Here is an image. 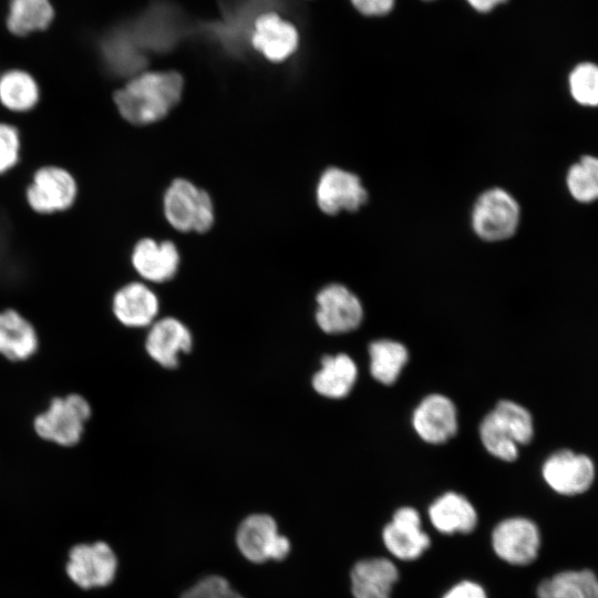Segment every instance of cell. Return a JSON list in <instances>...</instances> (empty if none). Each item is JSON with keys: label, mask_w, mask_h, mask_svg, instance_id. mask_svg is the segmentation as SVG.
Wrapping results in <instances>:
<instances>
[{"label": "cell", "mask_w": 598, "mask_h": 598, "mask_svg": "<svg viewBox=\"0 0 598 598\" xmlns=\"http://www.w3.org/2000/svg\"><path fill=\"white\" fill-rule=\"evenodd\" d=\"M53 16L50 0H11L7 27L16 35H27L47 29Z\"/></svg>", "instance_id": "23"}, {"label": "cell", "mask_w": 598, "mask_h": 598, "mask_svg": "<svg viewBox=\"0 0 598 598\" xmlns=\"http://www.w3.org/2000/svg\"><path fill=\"white\" fill-rule=\"evenodd\" d=\"M38 347L34 328L14 310L0 312V353L10 360H24Z\"/></svg>", "instance_id": "21"}, {"label": "cell", "mask_w": 598, "mask_h": 598, "mask_svg": "<svg viewBox=\"0 0 598 598\" xmlns=\"http://www.w3.org/2000/svg\"><path fill=\"white\" fill-rule=\"evenodd\" d=\"M183 86V78L175 71L144 72L116 91L114 101L126 121L150 124L163 118L177 104Z\"/></svg>", "instance_id": "1"}, {"label": "cell", "mask_w": 598, "mask_h": 598, "mask_svg": "<svg viewBox=\"0 0 598 598\" xmlns=\"http://www.w3.org/2000/svg\"><path fill=\"white\" fill-rule=\"evenodd\" d=\"M164 213L168 223L181 231L203 233L209 229L214 221L210 197L186 179H176L167 188Z\"/></svg>", "instance_id": "3"}, {"label": "cell", "mask_w": 598, "mask_h": 598, "mask_svg": "<svg viewBox=\"0 0 598 598\" xmlns=\"http://www.w3.org/2000/svg\"><path fill=\"white\" fill-rule=\"evenodd\" d=\"M132 264L144 279L163 282L172 279L177 272L179 255L173 243H157L146 238L134 247Z\"/></svg>", "instance_id": "18"}, {"label": "cell", "mask_w": 598, "mask_h": 598, "mask_svg": "<svg viewBox=\"0 0 598 598\" xmlns=\"http://www.w3.org/2000/svg\"><path fill=\"white\" fill-rule=\"evenodd\" d=\"M370 371L380 383L393 384L408 362L406 348L393 340H378L370 344Z\"/></svg>", "instance_id": "24"}, {"label": "cell", "mask_w": 598, "mask_h": 598, "mask_svg": "<svg viewBox=\"0 0 598 598\" xmlns=\"http://www.w3.org/2000/svg\"><path fill=\"white\" fill-rule=\"evenodd\" d=\"M538 598H598V577L589 569L564 570L543 580Z\"/></svg>", "instance_id": "22"}, {"label": "cell", "mask_w": 598, "mask_h": 598, "mask_svg": "<svg viewBox=\"0 0 598 598\" xmlns=\"http://www.w3.org/2000/svg\"><path fill=\"white\" fill-rule=\"evenodd\" d=\"M350 579L354 598H390L399 571L386 558H367L354 564Z\"/></svg>", "instance_id": "17"}, {"label": "cell", "mask_w": 598, "mask_h": 598, "mask_svg": "<svg viewBox=\"0 0 598 598\" xmlns=\"http://www.w3.org/2000/svg\"><path fill=\"white\" fill-rule=\"evenodd\" d=\"M181 598H244L221 576H207L187 589Z\"/></svg>", "instance_id": "31"}, {"label": "cell", "mask_w": 598, "mask_h": 598, "mask_svg": "<svg viewBox=\"0 0 598 598\" xmlns=\"http://www.w3.org/2000/svg\"><path fill=\"white\" fill-rule=\"evenodd\" d=\"M474 11L489 13L507 0H464Z\"/></svg>", "instance_id": "35"}, {"label": "cell", "mask_w": 598, "mask_h": 598, "mask_svg": "<svg viewBox=\"0 0 598 598\" xmlns=\"http://www.w3.org/2000/svg\"><path fill=\"white\" fill-rule=\"evenodd\" d=\"M20 152V137L18 130L6 123H0V174L12 168Z\"/></svg>", "instance_id": "32"}, {"label": "cell", "mask_w": 598, "mask_h": 598, "mask_svg": "<svg viewBox=\"0 0 598 598\" xmlns=\"http://www.w3.org/2000/svg\"><path fill=\"white\" fill-rule=\"evenodd\" d=\"M39 100V86L32 75L10 70L0 76V102L16 112L29 111Z\"/></svg>", "instance_id": "25"}, {"label": "cell", "mask_w": 598, "mask_h": 598, "mask_svg": "<svg viewBox=\"0 0 598 598\" xmlns=\"http://www.w3.org/2000/svg\"><path fill=\"white\" fill-rule=\"evenodd\" d=\"M480 436L484 447L495 457L508 462L516 460L518 444L493 411L482 420Z\"/></svg>", "instance_id": "26"}, {"label": "cell", "mask_w": 598, "mask_h": 598, "mask_svg": "<svg viewBox=\"0 0 598 598\" xmlns=\"http://www.w3.org/2000/svg\"><path fill=\"white\" fill-rule=\"evenodd\" d=\"M90 415L89 402L79 394H70L53 399L49 409L35 417L34 427L42 439L71 446L80 441Z\"/></svg>", "instance_id": "4"}, {"label": "cell", "mask_w": 598, "mask_h": 598, "mask_svg": "<svg viewBox=\"0 0 598 598\" xmlns=\"http://www.w3.org/2000/svg\"><path fill=\"white\" fill-rule=\"evenodd\" d=\"M113 313L124 326L142 328L151 326L157 317L159 302L157 296L144 283L131 282L113 297Z\"/></svg>", "instance_id": "16"}, {"label": "cell", "mask_w": 598, "mask_h": 598, "mask_svg": "<svg viewBox=\"0 0 598 598\" xmlns=\"http://www.w3.org/2000/svg\"><path fill=\"white\" fill-rule=\"evenodd\" d=\"M537 525L525 517H511L498 523L492 533V546L504 561L524 566L533 563L540 548Z\"/></svg>", "instance_id": "7"}, {"label": "cell", "mask_w": 598, "mask_h": 598, "mask_svg": "<svg viewBox=\"0 0 598 598\" xmlns=\"http://www.w3.org/2000/svg\"><path fill=\"white\" fill-rule=\"evenodd\" d=\"M316 300V321L326 333L349 332L360 326L362 305L348 287L330 283L318 292Z\"/></svg>", "instance_id": "9"}, {"label": "cell", "mask_w": 598, "mask_h": 598, "mask_svg": "<svg viewBox=\"0 0 598 598\" xmlns=\"http://www.w3.org/2000/svg\"><path fill=\"white\" fill-rule=\"evenodd\" d=\"M236 544L251 563L282 560L290 551L289 539L278 533L276 520L267 514L246 517L236 533Z\"/></svg>", "instance_id": "5"}, {"label": "cell", "mask_w": 598, "mask_h": 598, "mask_svg": "<svg viewBox=\"0 0 598 598\" xmlns=\"http://www.w3.org/2000/svg\"><path fill=\"white\" fill-rule=\"evenodd\" d=\"M76 196V184L72 175L55 166L42 167L35 172L28 187L29 205L38 213L50 214L68 209Z\"/></svg>", "instance_id": "12"}, {"label": "cell", "mask_w": 598, "mask_h": 598, "mask_svg": "<svg viewBox=\"0 0 598 598\" xmlns=\"http://www.w3.org/2000/svg\"><path fill=\"white\" fill-rule=\"evenodd\" d=\"M569 87L579 104L598 105V65L588 62L578 64L569 75Z\"/></svg>", "instance_id": "29"}, {"label": "cell", "mask_w": 598, "mask_h": 598, "mask_svg": "<svg viewBox=\"0 0 598 598\" xmlns=\"http://www.w3.org/2000/svg\"><path fill=\"white\" fill-rule=\"evenodd\" d=\"M316 199L319 208L328 215L354 213L368 203L369 193L359 175L332 166L320 175Z\"/></svg>", "instance_id": "6"}, {"label": "cell", "mask_w": 598, "mask_h": 598, "mask_svg": "<svg viewBox=\"0 0 598 598\" xmlns=\"http://www.w3.org/2000/svg\"><path fill=\"white\" fill-rule=\"evenodd\" d=\"M385 548L401 560L419 558L431 544L421 528V517L412 507L399 508L382 532Z\"/></svg>", "instance_id": "14"}, {"label": "cell", "mask_w": 598, "mask_h": 598, "mask_svg": "<svg viewBox=\"0 0 598 598\" xmlns=\"http://www.w3.org/2000/svg\"><path fill=\"white\" fill-rule=\"evenodd\" d=\"M357 379V365L346 353L324 355L321 368L311 380L315 391L326 398L341 399L352 390Z\"/></svg>", "instance_id": "20"}, {"label": "cell", "mask_w": 598, "mask_h": 598, "mask_svg": "<svg viewBox=\"0 0 598 598\" xmlns=\"http://www.w3.org/2000/svg\"><path fill=\"white\" fill-rule=\"evenodd\" d=\"M299 31L293 23L269 11L257 16L250 32L251 47L271 62H282L299 47Z\"/></svg>", "instance_id": "10"}, {"label": "cell", "mask_w": 598, "mask_h": 598, "mask_svg": "<svg viewBox=\"0 0 598 598\" xmlns=\"http://www.w3.org/2000/svg\"><path fill=\"white\" fill-rule=\"evenodd\" d=\"M542 473L551 489L561 495L573 496L586 492L591 486L595 466L587 455L561 450L546 460Z\"/></svg>", "instance_id": "11"}, {"label": "cell", "mask_w": 598, "mask_h": 598, "mask_svg": "<svg viewBox=\"0 0 598 598\" xmlns=\"http://www.w3.org/2000/svg\"><path fill=\"white\" fill-rule=\"evenodd\" d=\"M69 557L66 573L83 589L105 587L115 578L117 560L106 543L76 545Z\"/></svg>", "instance_id": "8"}, {"label": "cell", "mask_w": 598, "mask_h": 598, "mask_svg": "<svg viewBox=\"0 0 598 598\" xmlns=\"http://www.w3.org/2000/svg\"><path fill=\"white\" fill-rule=\"evenodd\" d=\"M493 412L518 445L527 444L532 440L533 419L524 406L513 401L503 400L496 404Z\"/></svg>", "instance_id": "28"}, {"label": "cell", "mask_w": 598, "mask_h": 598, "mask_svg": "<svg viewBox=\"0 0 598 598\" xmlns=\"http://www.w3.org/2000/svg\"><path fill=\"white\" fill-rule=\"evenodd\" d=\"M432 525L442 534L471 533L477 524V513L461 494L447 492L429 507Z\"/></svg>", "instance_id": "19"}, {"label": "cell", "mask_w": 598, "mask_h": 598, "mask_svg": "<svg viewBox=\"0 0 598 598\" xmlns=\"http://www.w3.org/2000/svg\"><path fill=\"white\" fill-rule=\"evenodd\" d=\"M442 598H487V595L477 582L463 580L450 588Z\"/></svg>", "instance_id": "34"}, {"label": "cell", "mask_w": 598, "mask_h": 598, "mask_svg": "<svg viewBox=\"0 0 598 598\" xmlns=\"http://www.w3.org/2000/svg\"><path fill=\"white\" fill-rule=\"evenodd\" d=\"M353 9L367 18H381L390 14L396 0H349Z\"/></svg>", "instance_id": "33"}, {"label": "cell", "mask_w": 598, "mask_h": 598, "mask_svg": "<svg viewBox=\"0 0 598 598\" xmlns=\"http://www.w3.org/2000/svg\"><path fill=\"white\" fill-rule=\"evenodd\" d=\"M106 66L116 74H130L142 66V56L115 37L105 39L102 47Z\"/></svg>", "instance_id": "30"}, {"label": "cell", "mask_w": 598, "mask_h": 598, "mask_svg": "<svg viewBox=\"0 0 598 598\" xmlns=\"http://www.w3.org/2000/svg\"><path fill=\"white\" fill-rule=\"evenodd\" d=\"M8 231L7 226L0 219V260L3 258L8 249Z\"/></svg>", "instance_id": "36"}, {"label": "cell", "mask_w": 598, "mask_h": 598, "mask_svg": "<svg viewBox=\"0 0 598 598\" xmlns=\"http://www.w3.org/2000/svg\"><path fill=\"white\" fill-rule=\"evenodd\" d=\"M567 186L573 197L588 203L598 198V158L582 156L567 174Z\"/></svg>", "instance_id": "27"}, {"label": "cell", "mask_w": 598, "mask_h": 598, "mask_svg": "<svg viewBox=\"0 0 598 598\" xmlns=\"http://www.w3.org/2000/svg\"><path fill=\"white\" fill-rule=\"evenodd\" d=\"M192 347L190 330L174 317L156 319L145 338V350L150 358L166 369L176 368L181 355L189 352Z\"/></svg>", "instance_id": "13"}, {"label": "cell", "mask_w": 598, "mask_h": 598, "mask_svg": "<svg viewBox=\"0 0 598 598\" xmlns=\"http://www.w3.org/2000/svg\"><path fill=\"white\" fill-rule=\"evenodd\" d=\"M412 423L423 441L431 444L443 443L457 431L455 405L442 394H430L415 409Z\"/></svg>", "instance_id": "15"}, {"label": "cell", "mask_w": 598, "mask_h": 598, "mask_svg": "<svg viewBox=\"0 0 598 598\" xmlns=\"http://www.w3.org/2000/svg\"><path fill=\"white\" fill-rule=\"evenodd\" d=\"M520 219L515 197L502 187L482 192L471 209V228L482 240L498 243L514 236Z\"/></svg>", "instance_id": "2"}]
</instances>
